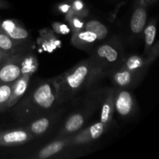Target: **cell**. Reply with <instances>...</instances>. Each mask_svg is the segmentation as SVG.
Segmentation results:
<instances>
[{"mask_svg":"<svg viewBox=\"0 0 159 159\" xmlns=\"http://www.w3.org/2000/svg\"><path fill=\"white\" fill-rule=\"evenodd\" d=\"M99 74V71L90 59L80 62L68 71L55 78L59 103L71 99L75 95L89 85Z\"/></svg>","mask_w":159,"mask_h":159,"instance_id":"1","label":"cell"},{"mask_svg":"<svg viewBox=\"0 0 159 159\" xmlns=\"http://www.w3.org/2000/svg\"><path fill=\"white\" fill-rule=\"evenodd\" d=\"M29 107L37 113H48L59 103L58 93L55 80L42 82L34 88L29 97Z\"/></svg>","mask_w":159,"mask_h":159,"instance_id":"2","label":"cell"},{"mask_svg":"<svg viewBox=\"0 0 159 159\" xmlns=\"http://www.w3.org/2000/svg\"><path fill=\"white\" fill-rule=\"evenodd\" d=\"M92 61L100 73L114 69L123 61L122 50L113 43H102L93 49Z\"/></svg>","mask_w":159,"mask_h":159,"instance_id":"3","label":"cell"},{"mask_svg":"<svg viewBox=\"0 0 159 159\" xmlns=\"http://www.w3.org/2000/svg\"><path fill=\"white\" fill-rule=\"evenodd\" d=\"M23 53L12 55L0 67V83L14 82L24 73H32L34 70L26 66Z\"/></svg>","mask_w":159,"mask_h":159,"instance_id":"4","label":"cell"},{"mask_svg":"<svg viewBox=\"0 0 159 159\" xmlns=\"http://www.w3.org/2000/svg\"><path fill=\"white\" fill-rule=\"evenodd\" d=\"M114 111L121 117L127 118L136 110V102L133 94L127 89H119L113 95Z\"/></svg>","mask_w":159,"mask_h":159,"instance_id":"5","label":"cell"},{"mask_svg":"<svg viewBox=\"0 0 159 159\" xmlns=\"http://www.w3.org/2000/svg\"><path fill=\"white\" fill-rule=\"evenodd\" d=\"M0 30L18 43L28 45L30 42L29 32L20 23L14 20H6L0 24Z\"/></svg>","mask_w":159,"mask_h":159,"instance_id":"6","label":"cell"},{"mask_svg":"<svg viewBox=\"0 0 159 159\" xmlns=\"http://www.w3.org/2000/svg\"><path fill=\"white\" fill-rule=\"evenodd\" d=\"M139 79H141V76L120 66L114 68L112 74V81L119 89L134 86Z\"/></svg>","mask_w":159,"mask_h":159,"instance_id":"7","label":"cell"},{"mask_svg":"<svg viewBox=\"0 0 159 159\" xmlns=\"http://www.w3.org/2000/svg\"><path fill=\"white\" fill-rule=\"evenodd\" d=\"M107 127V126L99 121L76 135L73 139H71V141H73L72 143L75 144H81V143H86L94 141L98 139L105 132Z\"/></svg>","mask_w":159,"mask_h":159,"instance_id":"8","label":"cell"},{"mask_svg":"<svg viewBox=\"0 0 159 159\" xmlns=\"http://www.w3.org/2000/svg\"><path fill=\"white\" fill-rule=\"evenodd\" d=\"M31 138L30 131L25 130H13L0 135V144L18 145L27 142Z\"/></svg>","mask_w":159,"mask_h":159,"instance_id":"9","label":"cell"},{"mask_svg":"<svg viewBox=\"0 0 159 159\" xmlns=\"http://www.w3.org/2000/svg\"><path fill=\"white\" fill-rule=\"evenodd\" d=\"M32 73H24L17 80L13 82L12 85V92L11 95L10 100L9 102L8 107L16 105L19 100L21 99L25 94L29 86V82L30 80Z\"/></svg>","mask_w":159,"mask_h":159,"instance_id":"10","label":"cell"},{"mask_svg":"<svg viewBox=\"0 0 159 159\" xmlns=\"http://www.w3.org/2000/svg\"><path fill=\"white\" fill-rule=\"evenodd\" d=\"M97 36L90 31L79 30L75 32L71 42L78 48L84 50L91 49L94 48V45L99 41Z\"/></svg>","mask_w":159,"mask_h":159,"instance_id":"11","label":"cell"},{"mask_svg":"<svg viewBox=\"0 0 159 159\" xmlns=\"http://www.w3.org/2000/svg\"><path fill=\"white\" fill-rule=\"evenodd\" d=\"M147 10L144 5H139L135 8L130 18V27L134 34H140L144 31L147 24Z\"/></svg>","mask_w":159,"mask_h":159,"instance_id":"12","label":"cell"},{"mask_svg":"<svg viewBox=\"0 0 159 159\" xmlns=\"http://www.w3.org/2000/svg\"><path fill=\"white\" fill-rule=\"evenodd\" d=\"M149 61H152L149 57L144 58L141 56L131 55L127 57L125 61L123 60L119 66L126 68L141 76V74L144 73L147 68Z\"/></svg>","mask_w":159,"mask_h":159,"instance_id":"13","label":"cell"},{"mask_svg":"<svg viewBox=\"0 0 159 159\" xmlns=\"http://www.w3.org/2000/svg\"><path fill=\"white\" fill-rule=\"evenodd\" d=\"M27 45L22 44L12 40L5 33L0 30V49L9 55L24 53Z\"/></svg>","mask_w":159,"mask_h":159,"instance_id":"14","label":"cell"},{"mask_svg":"<svg viewBox=\"0 0 159 159\" xmlns=\"http://www.w3.org/2000/svg\"><path fill=\"white\" fill-rule=\"evenodd\" d=\"M85 124L84 115L80 113H74L68 118L65 122L59 137H65L78 131L83 127Z\"/></svg>","mask_w":159,"mask_h":159,"instance_id":"15","label":"cell"},{"mask_svg":"<svg viewBox=\"0 0 159 159\" xmlns=\"http://www.w3.org/2000/svg\"><path fill=\"white\" fill-rule=\"evenodd\" d=\"M69 143L70 138H66V139L64 140H58V141L50 143L49 144L45 146L43 148H42L38 152L37 158L40 159L50 158V157L53 156V155L60 152Z\"/></svg>","mask_w":159,"mask_h":159,"instance_id":"16","label":"cell"},{"mask_svg":"<svg viewBox=\"0 0 159 159\" xmlns=\"http://www.w3.org/2000/svg\"><path fill=\"white\" fill-rule=\"evenodd\" d=\"M113 95H114V91L110 92L107 99L104 100L103 104L102 106V109H101L100 121L102 124H105L106 126H107V127H108L109 124L111 122L113 112H114V108H113Z\"/></svg>","mask_w":159,"mask_h":159,"instance_id":"17","label":"cell"},{"mask_svg":"<svg viewBox=\"0 0 159 159\" xmlns=\"http://www.w3.org/2000/svg\"><path fill=\"white\" fill-rule=\"evenodd\" d=\"M83 29L96 34L99 40L105 39L109 34L108 28L106 26V25L96 20H89L88 22L84 23Z\"/></svg>","mask_w":159,"mask_h":159,"instance_id":"18","label":"cell"},{"mask_svg":"<svg viewBox=\"0 0 159 159\" xmlns=\"http://www.w3.org/2000/svg\"><path fill=\"white\" fill-rule=\"evenodd\" d=\"M144 42H145L144 54H149L154 46L155 36H156V23H155V20H152L147 26H145L144 30Z\"/></svg>","mask_w":159,"mask_h":159,"instance_id":"19","label":"cell"},{"mask_svg":"<svg viewBox=\"0 0 159 159\" xmlns=\"http://www.w3.org/2000/svg\"><path fill=\"white\" fill-rule=\"evenodd\" d=\"M51 125V120L48 117H41L34 120L30 126L31 134L42 135L46 133Z\"/></svg>","mask_w":159,"mask_h":159,"instance_id":"20","label":"cell"},{"mask_svg":"<svg viewBox=\"0 0 159 159\" xmlns=\"http://www.w3.org/2000/svg\"><path fill=\"white\" fill-rule=\"evenodd\" d=\"M13 82L0 83V108L8 107L12 92Z\"/></svg>","mask_w":159,"mask_h":159,"instance_id":"21","label":"cell"},{"mask_svg":"<svg viewBox=\"0 0 159 159\" xmlns=\"http://www.w3.org/2000/svg\"><path fill=\"white\" fill-rule=\"evenodd\" d=\"M69 16L70 23H71V25L72 26V27L74 28V29H75V32L81 30L82 29H83L84 23H82V22L79 20V17L80 16H79V15L75 14V16Z\"/></svg>","mask_w":159,"mask_h":159,"instance_id":"22","label":"cell"},{"mask_svg":"<svg viewBox=\"0 0 159 159\" xmlns=\"http://www.w3.org/2000/svg\"><path fill=\"white\" fill-rule=\"evenodd\" d=\"M11 56L12 55H9V54H6V53H5L4 51H2L0 49V67L8 60Z\"/></svg>","mask_w":159,"mask_h":159,"instance_id":"23","label":"cell"},{"mask_svg":"<svg viewBox=\"0 0 159 159\" xmlns=\"http://www.w3.org/2000/svg\"><path fill=\"white\" fill-rule=\"evenodd\" d=\"M5 2L3 0H0V6H5Z\"/></svg>","mask_w":159,"mask_h":159,"instance_id":"24","label":"cell"},{"mask_svg":"<svg viewBox=\"0 0 159 159\" xmlns=\"http://www.w3.org/2000/svg\"><path fill=\"white\" fill-rule=\"evenodd\" d=\"M149 1H152V0H141V2H149Z\"/></svg>","mask_w":159,"mask_h":159,"instance_id":"25","label":"cell"}]
</instances>
